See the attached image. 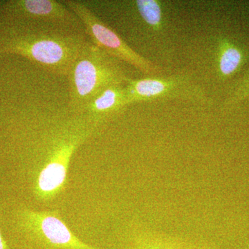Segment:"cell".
<instances>
[{"label":"cell","instance_id":"4","mask_svg":"<svg viewBox=\"0 0 249 249\" xmlns=\"http://www.w3.org/2000/svg\"><path fill=\"white\" fill-rule=\"evenodd\" d=\"M124 92L127 106L157 100H181L204 106L211 102L204 88L188 71L166 76L131 78L124 85Z\"/></svg>","mask_w":249,"mask_h":249},{"label":"cell","instance_id":"14","mask_svg":"<svg viewBox=\"0 0 249 249\" xmlns=\"http://www.w3.org/2000/svg\"><path fill=\"white\" fill-rule=\"evenodd\" d=\"M202 249H214V248H212V247H202Z\"/></svg>","mask_w":249,"mask_h":249},{"label":"cell","instance_id":"13","mask_svg":"<svg viewBox=\"0 0 249 249\" xmlns=\"http://www.w3.org/2000/svg\"><path fill=\"white\" fill-rule=\"evenodd\" d=\"M0 249H9V246L1 234V229H0Z\"/></svg>","mask_w":249,"mask_h":249},{"label":"cell","instance_id":"8","mask_svg":"<svg viewBox=\"0 0 249 249\" xmlns=\"http://www.w3.org/2000/svg\"><path fill=\"white\" fill-rule=\"evenodd\" d=\"M247 61L245 49L226 36H218L214 53V67L219 79L226 81L238 73Z\"/></svg>","mask_w":249,"mask_h":249},{"label":"cell","instance_id":"1","mask_svg":"<svg viewBox=\"0 0 249 249\" xmlns=\"http://www.w3.org/2000/svg\"><path fill=\"white\" fill-rule=\"evenodd\" d=\"M35 109L30 147L31 191L36 200L45 204L65 191L72 157L100 126L68 106H42Z\"/></svg>","mask_w":249,"mask_h":249},{"label":"cell","instance_id":"7","mask_svg":"<svg viewBox=\"0 0 249 249\" xmlns=\"http://www.w3.org/2000/svg\"><path fill=\"white\" fill-rule=\"evenodd\" d=\"M1 9L8 16L29 22L27 25L76 29L81 23L63 1L11 0L3 3Z\"/></svg>","mask_w":249,"mask_h":249},{"label":"cell","instance_id":"3","mask_svg":"<svg viewBox=\"0 0 249 249\" xmlns=\"http://www.w3.org/2000/svg\"><path fill=\"white\" fill-rule=\"evenodd\" d=\"M68 78L70 101L67 106L70 110L80 114L105 89L125 85L131 77L122 62L88 41Z\"/></svg>","mask_w":249,"mask_h":249},{"label":"cell","instance_id":"5","mask_svg":"<svg viewBox=\"0 0 249 249\" xmlns=\"http://www.w3.org/2000/svg\"><path fill=\"white\" fill-rule=\"evenodd\" d=\"M18 229L41 249H105L80 240L56 211H37L22 208L16 213Z\"/></svg>","mask_w":249,"mask_h":249},{"label":"cell","instance_id":"2","mask_svg":"<svg viewBox=\"0 0 249 249\" xmlns=\"http://www.w3.org/2000/svg\"><path fill=\"white\" fill-rule=\"evenodd\" d=\"M87 42L75 29L26 25L11 29L0 39V54H18L50 73L69 76Z\"/></svg>","mask_w":249,"mask_h":249},{"label":"cell","instance_id":"9","mask_svg":"<svg viewBox=\"0 0 249 249\" xmlns=\"http://www.w3.org/2000/svg\"><path fill=\"white\" fill-rule=\"evenodd\" d=\"M126 107L124 85H114L93 98L80 114L88 116L95 124L101 126Z\"/></svg>","mask_w":249,"mask_h":249},{"label":"cell","instance_id":"11","mask_svg":"<svg viewBox=\"0 0 249 249\" xmlns=\"http://www.w3.org/2000/svg\"><path fill=\"white\" fill-rule=\"evenodd\" d=\"M134 2L144 22L152 29L160 30L163 24V11L161 2L157 0H138Z\"/></svg>","mask_w":249,"mask_h":249},{"label":"cell","instance_id":"10","mask_svg":"<svg viewBox=\"0 0 249 249\" xmlns=\"http://www.w3.org/2000/svg\"><path fill=\"white\" fill-rule=\"evenodd\" d=\"M129 241L132 249H202L179 237L144 228L134 229Z\"/></svg>","mask_w":249,"mask_h":249},{"label":"cell","instance_id":"6","mask_svg":"<svg viewBox=\"0 0 249 249\" xmlns=\"http://www.w3.org/2000/svg\"><path fill=\"white\" fill-rule=\"evenodd\" d=\"M63 1L80 19L84 26L85 33L95 45L111 56L135 67L147 76L161 74L162 70L160 67L131 48L121 36L105 24L86 5L73 0Z\"/></svg>","mask_w":249,"mask_h":249},{"label":"cell","instance_id":"12","mask_svg":"<svg viewBox=\"0 0 249 249\" xmlns=\"http://www.w3.org/2000/svg\"><path fill=\"white\" fill-rule=\"evenodd\" d=\"M247 98H249V68L229 88L222 109H231Z\"/></svg>","mask_w":249,"mask_h":249}]
</instances>
